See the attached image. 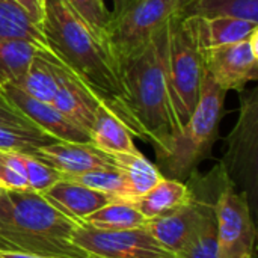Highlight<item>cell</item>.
Here are the masks:
<instances>
[{"mask_svg":"<svg viewBox=\"0 0 258 258\" xmlns=\"http://www.w3.org/2000/svg\"><path fill=\"white\" fill-rule=\"evenodd\" d=\"M41 29L47 48L95 100L113 113L133 136L145 141L109 45L76 15L65 0H45Z\"/></svg>","mask_w":258,"mask_h":258,"instance_id":"1","label":"cell"},{"mask_svg":"<svg viewBox=\"0 0 258 258\" xmlns=\"http://www.w3.org/2000/svg\"><path fill=\"white\" fill-rule=\"evenodd\" d=\"M168 30L169 20L141 51L119 63L132 110L157 159L168 153L181 132L168 80Z\"/></svg>","mask_w":258,"mask_h":258,"instance_id":"2","label":"cell"},{"mask_svg":"<svg viewBox=\"0 0 258 258\" xmlns=\"http://www.w3.org/2000/svg\"><path fill=\"white\" fill-rule=\"evenodd\" d=\"M77 222L36 192L0 190V249L47 258H94L73 242Z\"/></svg>","mask_w":258,"mask_h":258,"instance_id":"3","label":"cell"},{"mask_svg":"<svg viewBox=\"0 0 258 258\" xmlns=\"http://www.w3.org/2000/svg\"><path fill=\"white\" fill-rule=\"evenodd\" d=\"M225 94L227 91L221 89L204 70L200 100L194 113L180 135L172 139L168 153L157 159V169L162 177L183 181L210 156L219 136Z\"/></svg>","mask_w":258,"mask_h":258,"instance_id":"4","label":"cell"},{"mask_svg":"<svg viewBox=\"0 0 258 258\" xmlns=\"http://www.w3.org/2000/svg\"><path fill=\"white\" fill-rule=\"evenodd\" d=\"M204 74L203 53L187 17L172 15L168 30V80L180 128L194 113Z\"/></svg>","mask_w":258,"mask_h":258,"instance_id":"5","label":"cell"},{"mask_svg":"<svg viewBox=\"0 0 258 258\" xmlns=\"http://www.w3.org/2000/svg\"><path fill=\"white\" fill-rule=\"evenodd\" d=\"M172 15L174 0H128L112 17L107 30V44L118 65L141 51Z\"/></svg>","mask_w":258,"mask_h":258,"instance_id":"6","label":"cell"},{"mask_svg":"<svg viewBox=\"0 0 258 258\" xmlns=\"http://www.w3.org/2000/svg\"><path fill=\"white\" fill-rule=\"evenodd\" d=\"M227 153L221 162L233 184H242L249 200L255 198L258 175V88L242 91L240 112L227 138Z\"/></svg>","mask_w":258,"mask_h":258,"instance_id":"7","label":"cell"},{"mask_svg":"<svg viewBox=\"0 0 258 258\" xmlns=\"http://www.w3.org/2000/svg\"><path fill=\"white\" fill-rule=\"evenodd\" d=\"M218 224V258H254L255 225L251 206L231 180L219 190L215 201Z\"/></svg>","mask_w":258,"mask_h":258,"instance_id":"8","label":"cell"},{"mask_svg":"<svg viewBox=\"0 0 258 258\" xmlns=\"http://www.w3.org/2000/svg\"><path fill=\"white\" fill-rule=\"evenodd\" d=\"M73 242L94 258H177L145 227L107 231L80 222L73 234Z\"/></svg>","mask_w":258,"mask_h":258,"instance_id":"9","label":"cell"},{"mask_svg":"<svg viewBox=\"0 0 258 258\" xmlns=\"http://www.w3.org/2000/svg\"><path fill=\"white\" fill-rule=\"evenodd\" d=\"M204 70L224 91L242 92L258 79V30L248 39L201 50Z\"/></svg>","mask_w":258,"mask_h":258,"instance_id":"10","label":"cell"},{"mask_svg":"<svg viewBox=\"0 0 258 258\" xmlns=\"http://www.w3.org/2000/svg\"><path fill=\"white\" fill-rule=\"evenodd\" d=\"M2 91L24 116H27L39 130L56 141L82 144L91 142V135L67 118L51 103H44L30 97L15 85H5L2 86Z\"/></svg>","mask_w":258,"mask_h":258,"instance_id":"11","label":"cell"},{"mask_svg":"<svg viewBox=\"0 0 258 258\" xmlns=\"http://www.w3.org/2000/svg\"><path fill=\"white\" fill-rule=\"evenodd\" d=\"M33 157L48 165L60 175H77L94 169L116 168L112 156L103 153L91 142L82 144L56 141L39 147Z\"/></svg>","mask_w":258,"mask_h":258,"instance_id":"12","label":"cell"},{"mask_svg":"<svg viewBox=\"0 0 258 258\" xmlns=\"http://www.w3.org/2000/svg\"><path fill=\"white\" fill-rule=\"evenodd\" d=\"M56 71L59 79V88L51 104L79 127L91 133V128L95 121V113L101 104L77 80V77L71 71H68L62 63H59L57 59Z\"/></svg>","mask_w":258,"mask_h":258,"instance_id":"13","label":"cell"},{"mask_svg":"<svg viewBox=\"0 0 258 258\" xmlns=\"http://www.w3.org/2000/svg\"><path fill=\"white\" fill-rule=\"evenodd\" d=\"M41 195L59 212L77 224L83 222L86 216L112 201L110 197L101 192L65 178L57 180Z\"/></svg>","mask_w":258,"mask_h":258,"instance_id":"14","label":"cell"},{"mask_svg":"<svg viewBox=\"0 0 258 258\" xmlns=\"http://www.w3.org/2000/svg\"><path fill=\"white\" fill-rule=\"evenodd\" d=\"M194 30L197 44L201 50L234 44L248 39L258 30V23L233 17H187Z\"/></svg>","mask_w":258,"mask_h":258,"instance_id":"15","label":"cell"},{"mask_svg":"<svg viewBox=\"0 0 258 258\" xmlns=\"http://www.w3.org/2000/svg\"><path fill=\"white\" fill-rule=\"evenodd\" d=\"M9 85H15L27 95L39 101L53 103L59 88L56 57L50 53V50H39L26 73Z\"/></svg>","mask_w":258,"mask_h":258,"instance_id":"16","label":"cell"},{"mask_svg":"<svg viewBox=\"0 0 258 258\" xmlns=\"http://www.w3.org/2000/svg\"><path fill=\"white\" fill-rule=\"evenodd\" d=\"M174 15L233 17L258 23V0H174Z\"/></svg>","mask_w":258,"mask_h":258,"instance_id":"17","label":"cell"},{"mask_svg":"<svg viewBox=\"0 0 258 258\" xmlns=\"http://www.w3.org/2000/svg\"><path fill=\"white\" fill-rule=\"evenodd\" d=\"M189 198L190 192L184 181L163 177L147 194L132 203L145 216V219H153L178 209L187 203Z\"/></svg>","mask_w":258,"mask_h":258,"instance_id":"18","label":"cell"},{"mask_svg":"<svg viewBox=\"0 0 258 258\" xmlns=\"http://www.w3.org/2000/svg\"><path fill=\"white\" fill-rule=\"evenodd\" d=\"M89 135L91 144L103 153L119 154L138 151L130 130L103 106H100L95 113V121Z\"/></svg>","mask_w":258,"mask_h":258,"instance_id":"19","label":"cell"},{"mask_svg":"<svg viewBox=\"0 0 258 258\" xmlns=\"http://www.w3.org/2000/svg\"><path fill=\"white\" fill-rule=\"evenodd\" d=\"M110 156L125 178L130 201H135L147 194L163 178L157 166L151 163L139 150L135 153H119Z\"/></svg>","mask_w":258,"mask_h":258,"instance_id":"20","label":"cell"},{"mask_svg":"<svg viewBox=\"0 0 258 258\" xmlns=\"http://www.w3.org/2000/svg\"><path fill=\"white\" fill-rule=\"evenodd\" d=\"M83 222L98 230L119 231V230L142 228L145 227L147 219L132 201L112 200L101 209L86 216Z\"/></svg>","mask_w":258,"mask_h":258,"instance_id":"21","label":"cell"},{"mask_svg":"<svg viewBox=\"0 0 258 258\" xmlns=\"http://www.w3.org/2000/svg\"><path fill=\"white\" fill-rule=\"evenodd\" d=\"M3 39H26L47 48L41 26L14 0H0V41Z\"/></svg>","mask_w":258,"mask_h":258,"instance_id":"22","label":"cell"},{"mask_svg":"<svg viewBox=\"0 0 258 258\" xmlns=\"http://www.w3.org/2000/svg\"><path fill=\"white\" fill-rule=\"evenodd\" d=\"M175 255L177 258H218V224L215 215V201L206 204L190 237Z\"/></svg>","mask_w":258,"mask_h":258,"instance_id":"23","label":"cell"},{"mask_svg":"<svg viewBox=\"0 0 258 258\" xmlns=\"http://www.w3.org/2000/svg\"><path fill=\"white\" fill-rule=\"evenodd\" d=\"M39 50H48L26 39L0 41V88L18 80Z\"/></svg>","mask_w":258,"mask_h":258,"instance_id":"24","label":"cell"},{"mask_svg":"<svg viewBox=\"0 0 258 258\" xmlns=\"http://www.w3.org/2000/svg\"><path fill=\"white\" fill-rule=\"evenodd\" d=\"M62 178L79 183L97 192H101L112 200L130 201L128 189L122 172L118 168H103L94 169L77 175H62Z\"/></svg>","mask_w":258,"mask_h":258,"instance_id":"25","label":"cell"},{"mask_svg":"<svg viewBox=\"0 0 258 258\" xmlns=\"http://www.w3.org/2000/svg\"><path fill=\"white\" fill-rule=\"evenodd\" d=\"M51 142H56V139L41 130L0 125V151L33 156L39 147L48 145Z\"/></svg>","mask_w":258,"mask_h":258,"instance_id":"26","label":"cell"},{"mask_svg":"<svg viewBox=\"0 0 258 258\" xmlns=\"http://www.w3.org/2000/svg\"><path fill=\"white\" fill-rule=\"evenodd\" d=\"M65 2L76 12V15L94 32V35L107 44V30L112 21V12L107 9L104 0H65Z\"/></svg>","mask_w":258,"mask_h":258,"instance_id":"27","label":"cell"},{"mask_svg":"<svg viewBox=\"0 0 258 258\" xmlns=\"http://www.w3.org/2000/svg\"><path fill=\"white\" fill-rule=\"evenodd\" d=\"M26 160H27V154L0 151V190H6V192L30 190Z\"/></svg>","mask_w":258,"mask_h":258,"instance_id":"28","label":"cell"},{"mask_svg":"<svg viewBox=\"0 0 258 258\" xmlns=\"http://www.w3.org/2000/svg\"><path fill=\"white\" fill-rule=\"evenodd\" d=\"M0 125L9 127H20L27 130H39L27 116H24L3 94L0 88ZM42 132V130H41Z\"/></svg>","mask_w":258,"mask_h":258,"instance_id":"29","label":"cell"},{"mask_svg":"<svg viewBox=\"0 0 258 258\" xmlns=\"http://www.w3.org/2000/svg\"><path fill=\"white\" fill-rule=\"evenodd\" d=\"M14 2H17V3L27 12V15H29L36 24L41 26L42 18H44V11L41 9L38 0H14Z\"/></svg>","mask_w":258,"mask_h":258,"instance_id":"30","label":"cell"},{"mask_svg":"<svg viewBox=\"0 0 258 258\" xmlns=\"http://www.w3.org/2000/svg\"><path fill=\"white\" fill-rule=\"evenodd\" d=\"M0 257H3V258H47V257H38V255H29V254H21V252H14V251H3V249H0Z\"/></svg>","mask_w":258,"mask_h":258,"instance_id":"31","label":"cell"},{"mask_svg":"<svg viewBox=\"0 0 258 258\" xmlns=\"http://www.w3.org/2000/svg\"><path fill=\"white\" fill-rule=\"evenodd\" d=\"M127 3H128V0H113V12H112V17L118 15L124 9V6Z\"/></svg>","mask_w":258,"mask_h":258,"instance_id":"32","label":"cell"},{"mask_svg":"<svg viewBox=\"0 0 258 258\" xmlns=\"http://www.w3.org/2000/svg\"><path fill=\"white\" fill-rule=\"evenodd\" d=\"M38 3H39V6H41V9L44 11V3H45V0H38Z\"/></svg>","mask_w":258,"mask_h":258,"instance_id":"33","label":"cell"},{"mask_svg":"<svg viewBox=\"0 0 258 258\" xmlns=\"http://www.w3.org/2000/svg\"><path fill=\"white\" fill-rule=\"evenodd\" d=\"M0 258H3V257H0Z\"/></svg>","mask_w":258,"mask_h":258,"instance_id":"34","label":"cell"}]
</instances>
